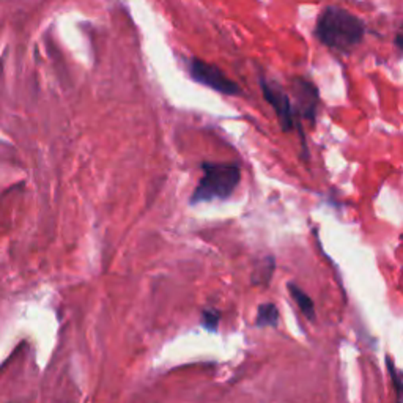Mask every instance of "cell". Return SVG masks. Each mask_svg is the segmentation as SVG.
Here are the masks:
<instances>
[{"mask_svg":"<svg viewBox=\"0 0 403 403\" xmlns=\"http://www.w3.org/2000/svg\"><path fill=\"white\" fill-rule=\"evenodd\" d=\"M277 320H279V312L274 304H262L258 307L257 312V326H277Z\"/></svg>","mask_w":403,"mask_h":403,"instance_id":"obj_7","label":"cell"},{"mask_svg":"<svg viewBox=\"0 0 403 403\" xmlns=\"http://www.w3.org/2000/svg\"><path fill=\"white\" fill-rule=\"evenodd\" d=\"M313 35L329 49L352 52L364 40L365 24L348 10L329 5L320 13Z\"/></svg>","mask_w":403,"mask_h":403,"instance_id":"obj_1","label":"cell"},{"mask_svg":"<svg viewBox=\"0 0 403 403\" xmlns=\"http://www.w3.org/2000/svg\"><path fill=\"white\" fill-rule=\"evenodd\" d=\"M188 73L197 84L208 87L217 93L227 94V97L241 94V87L233 79H230L216 65L202 60V58L192 57L188 62Z\"/></svg>","mask_w":403,"mask_h":403,"instance_id":"obj_4","label":"cell"},{"mask_svg":"<svg viewBox=\"0 0 403 403\" xmlns=\"http://www.w3.org/2000/svg\"><path fill=\"white\" fill-rule=\"evenodd\" d=\"M288 292L293 296V299L296 301V304H298L302 313H304L307 318L312 320L313 315H315V307H313V302L309 298V295L302 292V290L299 287H296L295 283H288Z\"/></svg>","mask_w":403,"mask_h":403,"instance_id":"obj_6","label":"cell"},{"mask_svg":"<svg viewBox=\"0 0 403 403\" xmlns=\"http://www.w3.org/2000/svg\"><path fill=\"white\" fill-rule=\"evenodd\" d=\"M258 85L260 88H262V93H263V98L266 99V103H268L272 108V110L276 112L277 120H279V124L283 131L298 133L301 147H302V150H304V155L307 159L309 153H307V142L304 138V129H302L299 115L295 109V104L292 103V99H290V94L283 90V87L279 84V82L266 78L263 71H260V74H258Z\"/></svg>","mask_w":403,"mask_h":403,"instance_id":"obj_3","label":"cell"},{"mask_svg":"<svg viewBox=\"0 0 403 403\" xmlns=\"http://www.w3.org/2000/svg\"><path fill=\"white\" fill-rule=\"evenodd\" d=\"M200 169L204 175L189 199L191 205L227 200L240 185L241 169L236 163L204 161Z\"/></svg>","mask_w":403,"mask_h":403,"instance_id":"obj_2","label":"cell"},{"mask_svg":"<svg viewBox=\"0 0 403 403\" xmlns=\"http://www.w3.org/2000/svg\"><path fill=\"white\" fill-rule=\"evenodd\" d=\"M219 322H221V312L216 309H205L202 312V324L210 331H216Z\"/></svg>","mask_w":403,"mask_h":403,"instance_id":"obj_8","label":"cell"},{"mask_svg":"<svg viewBox=\"0 0 403 403\" xmlns=\"http://www.w3.org/2000/svg\"><path fill=\"white\" fill-rule=\"evenodd\" d=\"M386 363H388L389 375H390V378H393V383L395 386V393L399 394V397H400L399 402H402V399H403V373L397 369L390 358H386Z\"/></svg>","mask_w":403,"mask_h":403,"instance_id":"obj_9","label":"cell"},{"mask_svg":"<svg viewBox=\"0 0 403 403\" xmlns=\"http://www.w3.org/2000/svg\"><path fill=\"white\" fill-rule=\"evenodd\" d=\"M397 403H402V402H397Z\"/></svg>","mask_w":403,"mask_h":403,"instance_id":"obj_11","label":"cell"},{"mask_svg":"<svg viewBox=\"0 0 403 403\" xmlns=\"http://www.w3.org/2000/svg\"><path fill=\"white\" fill-rule=\"evenodd\" d=\"M394 43L403 52V33H397V37L394 38Z\"/></svg>","mask_w":403,"mask_h":403,"instance_id":"obj_10","label":"cell"},{"mask_svg":"<svg viewBox=\"0 0 403 403\" xmlns=\"http://www.w3.org/2000/svg\"><path fill=\"white\" fill-rule=\"evenodd\" d=\"M290 90H292L295 109L298 112L299 118H304L309 123L315 122L320 106V94L317 85L309 79L296 76V78L292 79Z\"/></svg>","mask_w":403,"mask_h":403,"instance_id":"obj_5","label":"cell"}]
</instances>
